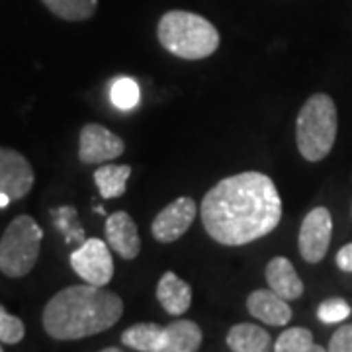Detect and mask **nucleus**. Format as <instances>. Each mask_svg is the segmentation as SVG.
I'll return each instance as SVG.
<instances>
[{
  "label": "nucleus",
  "instance_id": "f257e3e1",
  "mask_svg": "<svg viewBox=\"0 0 352 352\" xmlns=\"http://www.w3.org/2000/svg\"><path fill=\"white\" fill-rule=\"evenodd\" d=\"M208 235L227 247H241L272 233L282 219V200L270 176L241 173L219 180L200 206Z\"/></svg>",
  "mask_w": 352,
  "mask_h": 352
},
{
  "label": "nucleus",
  "instance_id": "f03ea898",
  "mask_svg": "<svg viewBox=\"0 0 352 352\" xmlns=\"http://www.w3.org/2000/svg\"><path fill=\"white\" fill-rule=\"evenodd\" d=\"M124 314L118 294L100 286H69L51 298L41 323L45 333L57 340H78L113 327Z\"/></svg>",
  "mask_w": 352,
  "mask_h": 352
},
{
  "label": "nucleus",
  "instance_id": "7ed1b4c3",
  "mask_svg": "<svg viewBox=\"0 0 352 352\" xmlns=\"http://www.w3.org/2000/svg\"><path fill=\"white\" fill-rule=\"evenodd\" d=\"M159 43L175 57L198 61L214 55L219 47V32L204 16L186 10L163 14L157 25Z\"/></svg>",
  "mask_w": 352,
  "mask_h": 352
},
{
  "label": "nucleus",
  "instance_id": "20e7f679",
  "mask_svg": "<svg viewBox=\"0 0 352 352\" xmlns=\"http://www.w3.org/2000/svg\"><path fill=\"white\" fill-rule=\"evenodd\" d=\"M337 106L327 94H314L302 106L296 122V143L305 161L319 163L337 139Z\"/></svg>",
  "mask_w": 352,
  "mask_h": 352
},
{
  "label": "nucleus",
  "instance_id": "39448f33",
  "mask_svg": "<svg viewBox=\"0 0 352 352\" xmlns=\"http://www.w3.org/2000/svg\"><path fill=\"white\" fill-rule=\"evenodd\" d=\"M43 231L30 215H18L0 239V272L8 278H24L34 270L41 249Z\"/></svg>",
  "mask_w": 352,
  "mask_h": 352
},
{
  "label": "nucleus",
  "instance_id": "423d86ee",
  "mask_svg": "<svg viewBox=\"0 0 352 352\" xmlns=\"http://www.w3.org/2000/svg\"><path fill=\"white\" fill-rule=\"evenodd\" d=\"M36 182L34 168L22 153L0 147V210L22 200Z\"/></svg>",
  "mask_w": 352,
  "mask_h": 352
},
{
  "label": "nucleus",
  "instance_id": "0eeeda50",
  "mask_svg": "<svg viewBox=\"0 0 352 352\" xmlns=\"http://www.w3.org/2000/svg\"><path fill=\"white\" fill-rule=\"evenodd\" d=\"M71 266L87 284L104 288L113 278V258L108 241L87 239L71 254Z\"/></svg>",
  "mask_w": 352,
  "mask_h": 352
},
{
  "label": "nucleus",
  "instance_id": "6e6552de",
  "mask_svg": "<svg viewBox=\"0 0 352 352\" xmlns=\"http://www.w3.org/2000/svg\"><path fill=\"white\" fill-rule=\"evenodd\" d=\"M333 235V217L327 208H314L303 217L298 247L305 263L317 264L325 258Z\"/></svg>",
  "mask_w": 352,
  "mask_h": 352
},
{
  "label": "nucleus",
  "instance_id": "1a4fd4ad",
  "mask_svg": "<svg viewBox=\"0 0 352 352\" xmlns=\"http://www.w3.org/2000/svg\"><path fill=\"white\" fill-rule=\"evenodd\" d=\"M126 151L124 139L100 124H87L78 135V159L85 164L113 161Z\"/></svg>",
  "mask_w": 352,
  "mask_h": 352
},
{
  "label": "nucleus",
  "instance_id": "9d476101",
  "mask_svg": "<svg viewBox=\"0 0 352 352\" xmlns=\"http://www.w3.org/2000/svg\"><path fill=\"white\" fill-rule=\"evenodd\" d=\"M196 214H198V206L188 196L170 201L153 219V237L159 243H175L188 231L196 219Z\"/></svg>",
  "mask_w": 352,
  "mask_h": 352
},
{
  "label": "nucleus",
  "instance_id": "9b49d317",
  "mask_svg": "<svg viewBox=\"0 0 352 352\" xmlns=\"http://www.w3.org/2000/svg\"><path fill=\"white\" fill-rule=\"evenodd\" d=\"M106 241L126 261H133L141 251L138 226L126 212H116L106 219Z\"/></svg>",
  "mask_w": 352,
  "mask_h": 352
},
{
  "label": "nucleus",
  "instance_id": "f8f14e48",
  "mask_svg": "<svg viewBox=\"0 0 352 352\" xmlns=\"http://www.w3.org/2000/svg\"><path fill=\"white\" fill-rule=\"evenodd\" d=\"M249 314L270 327H284L292 321V307L272 289H254L247 298Z\"/></svg>",
  "mask_w": 352,
  "mask_h": 352
},
{
  "label": "nucleus",
  "instance_id": "ddd939ff",
  "mask_svg": "<svg viewBox=\"0 0 352 352\" xmlns=\"http://www.w3.org/2000/svg\"><path fill=\"white\" fill-rule=\"evenodd\" d=\"M266 282L268 288L286 302L300 300L303 296V282L298 276L294 264L289 263L286 256H274L266 264Z\"/></svg>",
  "mask_w": 352,
  "mask_h": 352
},
{
  "label": "nucleus",
  "instance_id": "4468645a",
  "mask_svg": "<svg viewBox=\"0 0 352 352\" xmlns=\"http://www.w3.org/2000/svg\"><path fill=\"white\" fill-rule=\"evenodd\" d=\"M157 300L168 315H184L192 303V288L175 272H164L157 284Z\"/></svg>",
  "mask_w": 352,
  "mask_h": 352
},
{
  "label": "nucleus",
  "instance_id": "2eb2a0df",
  "mask_svg": "<svg viewBox=\"0 0 352 352\" xmlns=\"http://www.w3.org/2000/svg\"><path fill=\"white\" fill-rule=\"evenodd\" d=\"M227 346L233 352H270L272 339L258 325L239 323L227 333Z\"/></svg>",
  "mask_w": 352,
  "mask_h": 352
},
{
  "label": "nucleus",
  "instance_id": "dca6fc26",
  "mask_svg": "<svg viewBox=\"0 0 352 352\" xmlns=\"http://www.w3.org/2000/svg\"><path fill=\"white\" fill-rule=\"evenodd\" d=\"M200 344V325L188 319H178L166 325V340L159 352H198Z\"/></svg>",
  "mask_w": 352,
  "mask_h": 352
},
{
  "label": "nucleus",
  "instance_id": "f3484780",
  "mask_svg": "<svg viewBox=\"0 0 352 352\" xmlns=\"http://www.w3.org/2000/svg\"><path fill=\"white\" fill-rule=\"evenodd\" d=\"M166 340V327L157 323H138L124 331L122 342L138 352H159Z\"/></svg>",
  "mask_w": 352,
  "mask_h": 352
},
{
  "label": "nucleus",
  "instance_id": "a211bd4d",
  "mask_svg": "<svg viewBox=\"0 0 352 352\" xmlns=\"http://www.w3.org/2000/svg\"><path fill=\"white\" fill-rule=\"evenodd\" d=\"M131 175L129 164H102L94 170V182L104 200L120 198L126 194L127 180Z\"/></svg>",
  "mask_w": 352,
  "mask_h": 352
},
{
  "label": "nucleus",
  "instance_id": "6ab92c4d",
  "mask_svg": "<svg viewBox=\"0 0 352 352\" xmlns=\"http://www.w3.org/2000/svg\"><path fill=\"white\" fill-rule=\"evenodd\" d=\"M41 2L50 12L67 22H85L92 18L98 8V0H41Z\"/></svg>",
  "mask_w": 352,
  "mask_h": 352
},
{
  "label": "nucleus",
  "instance_id": "aec40b11",
  "mask_svg": "<svg viewBox=\"0 0 352 352\" xmlns=\"http://www.w3.org/2000/svg\"><path fill=\"white\" fill-rule=\"evenodd\" d=\"M139 98H141V92H139L138 82L129 76H118L110 87V100L122 112L133 110L139 104Z\"/></svg>",
  "mask_w": 352,
  "mask_h": 352
},
{
  "label": "nucleus",
  "instance_id": "412c9836",
  "mask_svg": "<svg viewBox=\"0 0 352 352\" xmlns=\"http://www.w3.org/2000/svg\"><path fill=\"white\" fill-rule=\"evenodd\" d=\"M314 335L309 329H286L274 344V352H307L314 346Z\"/></svg>",
  "mask_w": 352,
  "mask_h": 352
},
{
  "label": "nucleus",
  "instance_id": "4be33fe9",
  "mask_svg": "<svg viewBox=\"0 0 352 352\" xmlns=\"http://www.w3.org/2000/svg\"><path fill=\"white\" fill-rule=\"evenodd\" d=\"M53 215H55V226H57L59 231H63L67 243H78V245H82L87 241L82 227L76 226L75 208L63 206V208H59Z\"/></svg>",
  "mask_w": 352,
  "mask_h": 352
},
{
  "label": "nucleus",
  "instance_id": "5701e85b",
  "mask_svg": "<svg viewBox=\"0 0 352 352\" xmlns=\"http://www.w3.org/2000/svg\"><path fill=\"white\" fill-rule=\"evenodd\" d=\"M25 327L20 317L8 314L4 305H0V342L4 344H18L24 339Z\"/></svg>",
  "mask_w": 352,
  "mask_h": 352
},
{
  "label": "nucleus",
  "instance_id": "b1692460",
  "mask_svg": "<svg viewBox=\"0 0 352 352\" xmlns=\"http://www.w3.org/2000/svg\"><path fill=\"white\" fill-rule=\"evenodd\" d=\"M351 315V305L344 302L342 298H331L319 305L317 309V317L319 321H323L325 325H335L344 321Z\"/></svg>",
  "mask_w": 352,
  "mask_h": 352
},
{
  "label": "nucleus",
  "instance_id": "393cba45",
  "mask_svg": "<svg viewBox=\"0 0 352 352\" xmlns=\"http://www.w3.org/2000/svg\"><path fill=\"white\" fill-rule=\"evenodd\" d=\"M327 352H352V325H342L331 337Z\"/></svg>",
  "mask_w": 352,
  "mask_h": 352
},
{
  "label": "nucleus",
  "instance_id": "a878e982",
  "mask_svg": "<svg viewBox=\"0 0 352 352\" xmlns=\"http://www.w3.org/2000/svg\"><path fill=\"white\" fill-rule=\"evenodd\" d=\"M337 266H339L342 272H352V243L344 245L337 252Z\"/></svg>",
  "mask_w": 352,
  "mask_h": 352
},
{
  "label": "nucleus",
  "instance_id": "bb28decb",
  "mask_svg": "<svg viewBox=\"0 0 352 352\" xmlns=\"http://www.w3.org/2000/svg\"><path fill=\"white\" fill-rule=\"evenodd\" d=\"M307 352H327V351H325L323 346H319V344H314V346H311Z\"/></svg>",
  "mask_w": 352,
  "mask_h": 352
},
{
  "label": "nucleus",
  "instance_id": "cd10ccee",
  "mask_svg": "<svg viewBox=\"0 0 352 352\" xmlns=\"http://www.w3.org/2000/svg\"><path fill=\"white\" fill-rule=\"evenodd\" d=\"M100 352H122V351H120V349H116V346H110V349H104V351Z\"/></svg>",
  "mask_w": 352,
  "mask_h": 352
},
{
  "label": "nucleus",
  "instance_id": "c85d7f7f",
  "mask_svg": "<svg viewBox=\"0 0 352 352\" xmlns=\"http://www.w3.org/2000/svg\"><path fill=\"white\" fill-rule=\"evenodd\" d=\"M0 352H4V351H2V346H0Z\"/></svg>",
  "mask_w": 352,
  "mask_h": 352
}]
</instances>
